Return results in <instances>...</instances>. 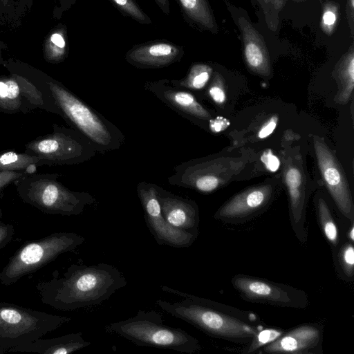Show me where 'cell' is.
Masks as SVG:
<instances>
[{
  "label": "cell",
  "mask_w": 354,
  "mask_h": 354,
  "mask_svg": "<svg viewBox=\"0 0 354 354\" xmlns=\"http://www.w3.org/2000/svg\"><path fill=\"white\" fill-rule=\"evenodd\" d=\"M161 289L181 298L170 302L158 299L156 304L167 314L183 320L209 336L234 342H250L261 329L225 313L223 306L207 299L162 286Z\"/></svg>",
  "instance_id": "6da1fadb"
},
{
  "label": "cell",
  "mask_w": 354,
  "mask_h": 354,
  "mask_svg": "<svg viewBox=\"0 0 354 354\" xmlns=\"http://www.w3.org/2000/svg\"><path fill=\"white\" fill-rule=\"evenodd\" d=\"M126 285L124 276L112 265H73L54 282L53 304L62 310L97 306Z\"/></svg>",
  "instance_id": "7a4b0ae2"
},
{
  "label": "cell",
  "mask_w": 354,
  "mask_h": 354,
  "mask_svg": "<svg viewBox=\"0 0 354 354\" xmlns=\"http://www.w3.org/2000/svg\"><path fill=\"white\" fill-rule=\"evenodd\" d=\"M53 111L87 138L96 151L105 153L125 142L122 131L101 113L57 82H47Z\"/></svg>",
  "instance_id": "3957f363"
},
{
  "label": "cell",
  "mask_w": 354,
  "mask_h": 354,
  "mask_svg": "<svg viewBox=\"0 0 354 354\" xmlns=\"http://www.w3.org/2000/svg\"><path fill=\"white\" fill-rule=\"evenodd\" d=\"M104 330L140 346L184 353H193L201 349L196 338L180 328L164 324L161 315L153 310H139L131 317L106 325Z\"/></svg>",
  "instance_id": "277c9868"
},
{
  "label": "cell",
  "mask_w": 354,
  "mask_h": 354,
  "mask_svg": "<svg viewBox=\"0 0 354 354\" xmlns=\"http://www.w3.org/2000/svg\"><path fill=\"white\" fill-rule=\"evenodd\" d=\"M56 175L35 176L23 179L19 190L24 198L53 214L80 215L96 202L86 192L71 191L56 180Z\"/></svg>",
  "instance_id": "5b68a950"
},
{
  "label": "cell",
  "mask_w": 354,
  "mask_h": 354,
  "mask_svg": "<svg viewBox=\"0 0 354 354\" xmlns=\"http://www.w3.org/2000/svg\"><path fill=\"white\" fill-rule=\"evenodd\" d=\"M28 155L40 163L75 165L93 158L97 153L89 140L75 129L55 127L53 133L27 147Z\"/></svg>",
  "instance_id": "8992f818"
},
{
  "label": "cell",
  "mask_w": 354,
  "mask_h": 354,
  "mask_svg": "<svg viewBox=\"0 0 354 354\" xmlns=\"http://www.w3.org/2000/svg\"><path fill=\"white\" fill-rule=\"evenodd\" d=\"M85 238L74 232L57 233L46 239L24 247L12 259L4 271L6 282H13L57 255L75 249Z\"/></svg>",
  "instance_id": "52a82bcc"
},
{
  "label": "cell",
  "mask_w": 354,
  "mask_h": 354,
  "mask_svg": "<svg viewBox=\"0 0 354 354\" xmlns=\"http://www.w3.org/2000/svg\"><path fill=\"white\" fill-rule=\"evenodd\" d=\"M231 283L243 299L250 302L297 309L308 305L304 291L281 283L244 274L234 276Z\"/></svg>",
  "instance_id": "ba28073f"
},
{
  "label": "cell",
  "mask_w": 354,
  "mask_h": 354,
  "mask_svg": "<svg viewBox=\"0 0 354 354\" xmlns=\"http://www.w3.org/2000/svg\"><path fill=\"white\" fill-rule=\"evenodd\" d=\"M136 190L146 224L158 245L177 248L192 245L197 236L172 227L164 218L158 198L157 185L142 181L138 184Z\"/></svg>",
  "instance_id": "9c48e42d"
},
{
  "label": "cell",
  "mask_w": 354,
  "mask_h": 354,
  "mask_svg": "<svg viewBox=\"0 0 354 354\" xmlns=\"http://www.w3.org/2000/svg\"><path fill=\"white\" fill-rule=\"evenodd\" d=\"M232 18L241 36L243 56L249 69L266 76L270 74L271 63L268 49L262 35L257 30L245 10L225 0Z\"/></svg>",
  "instance_id": "30bf717a"
},
{
  "label": "cell",
  "mask_w": 354,
  "mask_h": 354,
  "mask_svg": "<svg viewBox=\"0 0 354 354\" xmlns=\"http://www.w3.org/2000/svg\"><path fill=\"white\" fill-rule=\"evenodd\" d=\"M314 147L319 170L330 195L341 213L353 222V203L342 169L323 141L315 138Z\"/></svg>",
  "instance_id": "8fae6325"
},
{
  "label": "cell",
  "mask_w": 354,
  "mask_h": 354,
  "mask_svg": "<svg viewBox=\"0 0 354 354\" xmlns=\"http://www.w3.org/2000/svg\"><path fill=\"white\" fill-rule=\"evenodd\" d=\"M143 88L178 114L194 123H203L212 118L209 111L190 91L172 85L169 79L146 81Z\"/></svg>",
  "instance_id": "7c38bea8"
},
{
  "label": "cell",
  "mask_w": 354,
  "mask_h": 354,
  "mask_svg": "<svg viewBox=\"0 0 354 354\" xmlns=\"http://www.w3.org/2000/svg\"><path fill=\"white\" fill-rule=\"evenodd\" d=\"M185 55L182 46L166 39L133 45L125 54L126 61L140 69L160 68L180 62Z\"/></svg>",
  "instance_id": "4fadbf2b"
},
{
  "label": "cell",
  "mask_w": 354,
  "mask_h": 354,
  "mask_svg": "<svg viewBox=\"0 0 354 354\" xmlns=\"http://www.w3.org/2000/svg\"><path fill=\"white\" fill-rule=\"evenodd\" d=\"M157 192L161 211L167 222L179 230L198 236L199 212L197 204L158 185Z\"/></svg>",
  "instance_id": "5bb4252c"
},
{
  "label": "cell",
  "mask_w": 354,
  "mask_h": 354,
  "mask_svg": "<svg viewBox=\"0 0 354 354\" xmlns=\"http://www.w3.org/2000/svg\"><path fill=\"white\" fill-rule=\"evenodd\" d=\"M322 340L321 326L305 324L282 333L263 346V351L268 353H314L316 349L320 348Z\"/></svg>",
  "instance_id": "9a60e30c"
},
{
  "label": "cell",
  "mask_w": 354,
  "mask_h": 354,
  "mask_svg": "<svg viewBox=\"0 0 354 354\" xmlns=\"http://www.w3.org/2000/svg\"><path fill=\"white\" fill-rule=\"evenodd\" d=\"M270 194V189L267 187L243 192L221 207L214 216L216 219L225 222L245 221L258 213L267 205Z\"/></svg>",
  "instance_id": "2e32d148"
},
{
  "label": "cell",
  "mask_w": 354,
  "mask_h": 354,
  "mask_svg": "<svg viewBox=\"0 0 354 354\" xmlns=\"http://www.w3.org/2000/svg\"><path fill=\"white\" fill-rule=\"evenodd\" d=\"M37 324H39L38 319L21 310L12 308L0 309V337L3 340L7 338L5 346H8L10 338L13 339V345L14 340L16 338L21 339V336L25 339H28V336L32 339L28 333L32 335L33 329L38 326Z\"/></svg>",
  "instance_id": "e0dca14e"
},
{
  "label": "cell",
  "mask_w": 354,
  "mask_h": 354,
  "mask_svg": "<svg viewBox=\"0 0 354 354\" xmlns=\"http://www.w3.org/2000/svg\"><path fill=\"white\" fill-rule=\"evenodd\" d=\"M185 21L192 28L216 34L218 27L208 0H177Z\"/></svg>",
  "instance_id": "ac0fdd59"
},
{
  "label": "cell",
  "mask_w": 354,
  "mask_h": 354,
  "mask_svg": "<svg viewBox=\"0 0 354 354\" xmlns=\"http://www.w3.org/2000/svg\"><path fill=\"white\" fill-rule=\"evenodd\" d=\"M334 73L340 86L338 101L344 103L351 97L354 86V46L352 44L337 63Z\"/></svg>",
  "instance_id": "d6986e66"
},
{
  "label": "cell",
  "mask_w": 354,
  "mask_h": 354,
  "mask_svg": "<svg viewBox=\"0 0 354 354\" xmlns=\"http://www.w3.org/2000/svg\"><path fill=\"white\" fill-rule=\"evenodd\" d=\"M213 73L212 67L203 62L194 63L185 77L178 80H169L172 85L189 91H200L208 84Z\"/></svg>",
  "instance_id": "ffe728a7"
},
{
  "label": "cell",
  "mask_w": 354,
  "mask_h": 354,
  "mask_svg": "<svg viewBox=\"0 0 354 354\" xmlns=\"http://www.w3.org/2000/svg\"><path fill=\"white\" fill-rule=\"evenodd\" d=\"M317 215L320 228L333 248L340 241L338 226L324 198L319 197L316 203Z\"/></svg>",
  "instance_id": "44dd1931"
},
{
  "label": "cell",
  "mask_w": 354,
  "mask_h": 354,
  "mask_svg": "<svg viewBox=\"0 0 354 354\" xmlns=\"http://www.w3.org/2000/svg\"><path fill=\"white\" fill-rule=\"evenodd\" d=\"M47 351L53 354H68L85 348L91 344L82 337V333L68 334L62 337L47 340Z\"/></svg>",
  "instance_id": "7402d4cb"
},
{
  "label": "cell",
  "mask_w": 354,
  "mask_h": 354,
  "mask_svg": "<svg viewBox=\"0 0 354 354\" xmlns=\"http://www.w3.org/2000/svg\"><path fill=\"white\" fill-rule=\"evenodd\" d=\"M262 11L268 28L276 32L279 28V13L287 0H255Z\"/></svg>",
  "instance_id": "603a6c76"
},
{
  "label": "cell",
  "mask_w": 354,
  "mask_h": 354,
  "mask_svg": "<svg viewBox=\"0 0 354 354\" xmlns=\"http://www.w3.org/2000/svg\"><path fill=\"white\" fill-rule=\"evenodd\" d=\"M109 1L124 17L131 18L143 25L152 23L151 18L144 12L136 0Z\"/></svg>",
  "instance_id": "cb8c5ba5"
},
{
  "label": "cell",
  "mask_w": 354,
  "mask_h": 354,
  "mask_svg": "<svg viewBox=\"0 0 354 354\" xmlns=\"http://www.w3.org/2000/svg\"><path fill=\"white\" fill-rule=\"evenodd\" d=\"M39 162V158L30 155L18 154L14 151L0 154L1 171L27 169L30 165Z\"/></svg>",
  "instance_id": "d4e9b609"
},
{
  "label": "cell",
  "mask_w": 354,
  "mask_h": 354,
  "mask_svg": "<svg viewBox=\"0 0 354 354\" xmlns=\"http://www.w3.org/2000/svg\"><path fill=\"white\" fill-rule=\"evenodd\" d=\"M339 6L334 1H327L323 4L320 27L323 32L331 35L337 25Z\"/></svg>",
  "instance_id": "484cf974"
},
{
  "label": "cell",
  "mask_w": 354,
  "mask_h": 354,
  "mask_svg": "<svg viewBox=\"0 0 354 354\" xmlns=\"http://www.w3.org/2000/svg\"><path fill=\"white\" fill-rule=\"evenodd\" d=\"M352 243L348 241L342 245L337 255L339 269L348 280H352L354 275V248Z\"/></svg>",
  "instance_id": "4316f807"
},
{
  "label": "cell",
  "mask_w": 354,
  "mask_h": 354,
  "mask_svg": "<svg viewBox=\"0 0 354 354\" xmlns=\"http://www.w3.org/2000/svg\"><path fill=\"white\" fill-rule=\"evenodd\" d=\"M283 333L276 329H261L250 342V346L243 351L244 353H251L262 346H265L279 337Z\"/></svg>",
  "instance_id": "83f0119b"
},
{
  "label": "cell",
  "mask_w": 354,
  "mask_h": 354,
  "mask_svg": "<svg viewBox=\"0 0 354 354\" xmlns=\"http://www.w3.org/2000/svg\"><path fill=\"white\" fill-rule=\"evenodd\" d=\"M20 94V88L17 82L9 80L6 82L0 81V103L17 102Z\"/></svg>",
  "instance_id": "f1b7e54d"
},
{
  "label": "cell",
  "mask_w": 354,
  "mask_h": 354,
  "mask_svg": "<svg viewBox=\"0 0 354 354\" xmlns=\"http://www.w3.org/2000/svg\"><path fill=\"white\" fill-rule=\"evenodd\" d=\"M207 94L215 103L218 104L224 103L226 100V95L218 73L214 75L213 81L208 87Z\"/></svg>",
  "instance_id": "f546056e"
},
{
  "label": "cell",
  "mask_w": 354,
  "mask_h": 354,
  "mask_svg": "<svg viewBox=\"0 0 354 354\" xmlns=\"http://www.w3.org/2000/svg\"><path fill=\"white\" fill-rule=\"evenodd\" d=\"M261 161L271 172L277 171L280 166V160L270 149L266 150L261 156Z\"/></svg>",
  "instance_id": "4dcf8cb0"
},
{
  "label": "cell",
  "mask_w": 354,
  "mask_h": 354,
  "mask_svg": "<svg viewBox=\"0 0 354 354\" xmlns=\"http://www.w3.org/2000/svg\"><path fill=\"white\" fill-rule=\"evenodd\" d=\"M230 122L226 118L222 116H217L215 118H211L208 121V127L213 133H219L227 129Z\"/></svg>",
  "instance_id": "1f68e13d"
},
{
  "label": "cell",
  "mask_w": 354,
  "mask_h": 354,
  "mask_svg": "<svg viewBox=\"0 0 354 354\" xmlns=\"http://www.w3.org/2000/svg\"><path fill=\"white\" fill-rule=\"evenodd\" d=\"M277 118L272 117L260 129L258 136L261 139H263L269 136L275 129L277 124Z\"/></svg>",
  "instance_id": "d6a6232c"
},
{
  "label": "cell",
  "mask_w": 354,
  "mask_h": 354,
  "mask_svg": "<svg viewBox=\"0 0 354 354\" xmlns=\"http://www.w3.org/2000/svg\"><path fill=\"white\" fill-rule=\"evenodd\" d=\"M346 15L351 32L353 38L354 34V0H347L346 3Z\"/></svg>",
  "instance_id": "836d02e7"
},
{
  "label": "cell",
  "mask_w": 354,
  "mask_h": 354,
  "mask_svg": "<svg viewBox=\"0 0 354 354\" xmlns=\"http://www.w3.org/2000/svg\"><path fill=\"white\" fill-rule=\"evenodd\" d=\"M50 41L55 46L64 53L66 44L62 34L57 32L53 33L50 37Z\"/></svg>",
  "instance_id": "e575fe53"
},
{
  "label": "cell",
  "mask_w": 354,
  "mask_h": 354,
  "mask_svg": "<svg viewBox=\"0 0 354 354\" xmlns=\"http://www.w3.org/2000/svg\"><path fill=\"white\" fill-rule=\"evenodd\" d=\"M17 174H18L10 171H3L0 173V187L17 177Z\"/></svg>",
  "instance_id": "d590c367"
},
{
  "label": "cell",
  "mask_w": 354,
  "mask_h": 354,
  "mask_svg": "<svg viewBox=\"0 0 354 354\" xmlns=\"http://www.w3.org/2000/svg\"><path fill=\"white\" fill-rule=\"evenodd\" d=\"M157 6L166 15L170 14V3L169 0H153Z\"/></svg>",
  "instance_id": "8d00e7d4"
},
{
  "label": "cell",
  "mask_w": 354,
  "mask_h": 354,
  "mask_svg": "<svg viewBox=\"0 0 354 354\" xmlns=\"http://www.w3.org/2000/svg\"><path fill=\"white\" fill-rule=\"evenodd\" d=\"M348 236L349 239L351 241V242H353L354 241V225H353V222H351V225L350 230H348Z\"/></svg>",
  "instance_id": "74e56055"
},
{
  "label": "cell",
  "mask_w": 354,
  "mask_h": 354,
  "mask_svg": "<svg viewBox=\"0 0 354 354\" xmlns=\"http://www.w3.org/2000/svg\"><path fill=\"white\" fill-rule=\"evenodd\" d=\"M292 1H295L299 2V1H306V0H292Z\"/></svg>",
  "instance_id": "f35d334b"
}]
</instances>
